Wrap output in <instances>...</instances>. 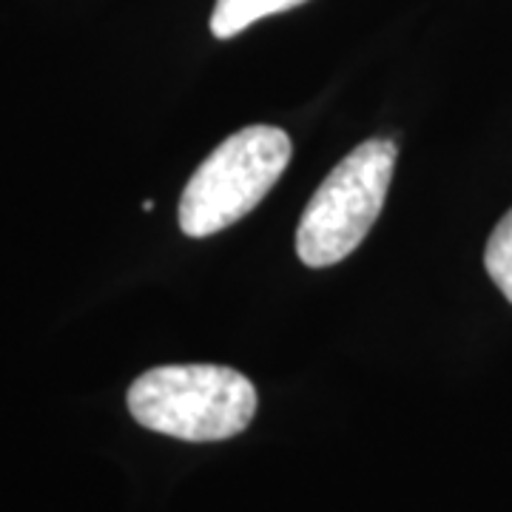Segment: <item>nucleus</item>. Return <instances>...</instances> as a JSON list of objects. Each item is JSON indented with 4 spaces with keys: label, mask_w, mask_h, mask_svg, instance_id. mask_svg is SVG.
Listing matches in <instances>:
<instances>
[{
    "label": "nucleus",
    "mask_w": 512,
    "mask_h": 512,
    "mask_svg": "<svg viewBox=\"0 0 512 512\" xmlns=\"http://www.w3.org/2000/svg\"><path fill=\"white\" fill-rule=\"evenodd\" d=\"M256 387L234 367L165 365L128 390V413L146 430L183 441H225L256 416Z\"/></svg>",
    "instance_id": "obj_1"
},
{
    "label": "nucleus",
    "mask_w": 512,
    "mask_h": 512,
    "mask_svg": "<svg viewBox=\"0 0 512 512\" xmlns=\"http://www.w3.org/2000/svg\"><path fill=\"white\" fill-rule=\"evenodd\" d=\"M291 163V137L276 126H248L214 148L180 197V228L211 237L254 211Z\"/></svg>",
    "instance_id": "obj_2"
},
{
    "label": "nucleus",
    "mask_w": 512,
    "mask_h": 512,
    "mask_svg": "<svg viewBox=\"0 0 512 512\" xmlns=\"http://www.w3.org/2000/svg\"><path fill=\"white\" fill-rule=\"evenodd\" d=\"M393 163V140H367L316 188L296 228V254L308 268H330L362 245L382 214Z\"/></svg>",
    "instance_id": "obj_3"
},
{
    "label": "nucleus",
    "mask_w": 512,
    "mask_h": 512,
    "mask_svg": "<svg viewBox=\"0 0 512 512\" xmlns=\"http://www.w3.org/2000/svg\"><path fill=\"white\" fill-rule=\"evenodd\" d=\"M302 3H308V0H217L214 15H211V32L220 40H228V37L245 32L256 20L288 12Z\"/></svg>",
    "instance_id": "obj_4"
},
{
    "label": "nucleus",
    "mask_w": 512,
    "mask_h": 512,
    "mask_svg": "<svg viewBox=\"0 0 512 512\" xmlns=\"http://www.w3.org/2000/svg\"><path fill=\"white\" fill-rule=\"evenodd\" d=\"M484 268L498 285V291L512 302V208L504 214V220L495 225L493 237L487 242Z\"/></svg>",
    "instance_id": "obj_5"
}]
</instances>
